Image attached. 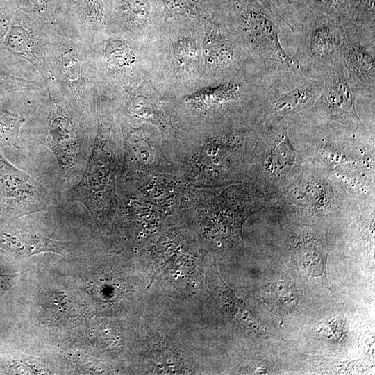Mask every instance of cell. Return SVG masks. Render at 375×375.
<instances>
[{
  "instance_id": "484cf974",
  "label": "cell",
  "mask_w": 375,
  "mask_h": 375,
  "mask_svg": "<svg viewBox=\"0 0 375 375\" xmlns=\"http://www.w3.org/2000/svg\"><path fill=\"white\" fill-rule=\"evenodd\" d=\"M257 1H259L260 3H262V5H264L267 8H269L270 10H272L275 12L276 13H277L276 10H274V8H273L270 0H257Z\"/></svg>"
},
{
  "instance_id": "4fadbf2b",
  "label": "cell",
  "mask_w": 375,
  "mask_h": 375,
  "mask_svg": "<svg viewBox=\"0 0 375 375\" xmlns=\"http://www.w3.org/2000/svg\"><path fill=\"white\" fill-rule=\"evenodd\" d=\"M47 26L16 10L1 48L27 61L43 81L51 78L46 60Z\"/></svg>"
},
{
  "instance_id": "d4e9b609",
  "label": "cell",
  "mask_w": 375,
  "mask_h": 375,
  "mask_svg": "<svg viewBox=\"0 0 375 375\" xmlns=\"http://www.w3.org/2000/svg\"><path fill=\"white\" fill-rule=\"evenodd\" d=\"M270 1L277 14L294 33L297 24L290 0H270Z\"/></svg>"
},
{
  "instance_id": "5bb4252c",
  "label": "cell",
  "mask_w": 375,
  "mask_h": 375,
  "mask_svg": "<svg viewBox=\"0 0 375 375\" xmlns=\"http://www.w3.org/2000/svg\"><path fill=\"white\" fill-rule=\"evenodd\" d=\"M324 85L315 108L333 122L358 127L361 124L355 106V97L348 84L340 58L323 74Z\"/></svg>"
},
{
  "instance_id": "52a82bcc",
  "label": "cell",
  "mask_w": 375,
  "mask_h": 375,
  "mask_svg": "<svg viewBox=\"0 0 375 375\" xmlns=\"http://www.w3.org/2000/svg\"><path fill=\"white\" fill-rule=\"evenodd\" d=\"M202 24L204 86L244 76L257 79L247 57L226 22L220 4Z\"/></svg>"
},
{
  "instance_id": "9c48e42d",
  "label": "cell",
  "mask_w": 375,
  "mask_h": 375,
  "mask_svg": "<svg viewBox=\"0 0 375 375\" xmlns=\"http://www.w3.org/2000/svg\"><path fill=\"white\" fill-rule=\"evenodd\" d=\"M58 206L54 193L0 153V223Z\"/></svg>"
},
{
  "instance_id": "cb8c5ba5",
  "label": "cell",
  "mask_w": 375,
  "mask_h": 375,
  "mask_svg": "<svg viewBox=\"0 0 375 375\" xmlns=\"http://www.w3.org/2000/svg\"><path fill=\"white\" fill-rule=\"evenodd\" d=\"M16 10L12 0H0V47L6 37Z\"/></svg>"
},
{
  "instance_id": "2e32d148",
  "label": "cell",
  "mask_w": 375,
  "mask_h": 375,
  "mask_svg": "<svg viewBox=\"0 0 375 375\" xmlns=\"http://www.w3.org/2000/svg\"><path fill=\"white\" fill-rule=\"evenodd\" d=\"M360 0H290L298 33L305 22L330 19L350 22Z\"/></svg>"
},
{
  "instance_id": "9a60e30c",
  "label": "cell",
  "mask_w": 375,
  "mask_h": 375,
  "mask_svg": "<svg viewBox=\"0 0 375 375\" xmlns=\"http://www.w3.org/2000/svg\"><path fill=\"white\" fill-rule=\"evenodd\" d=\"M324 85L322 76L312 74L292 88L265 97L269 117L278 121L315 103Z\"/></svg>"
},
{
  "instance_id": "7c38bea8",
  "label": "cell",
  "mask_w": 375,
  "mask_h": 375,
  "mask_svg": "<svg viewBox=\"0 0 375 375\" xmlns=\"http://www.w3.org/2000/svg\"><path fill=\"white\" fill-rule=\"evenodd\" d=\"M340 56L347 80L354 94L375 91V34L343 28Z\"/></svg>"
},
{
  "instance_id": "7a4b0ae2",
  "label": "cell",
  "mask_w": 375,
  "mask_h": 375,
  "mask_svg": "<svg viewBox=\"0 0 375 375\" xmlns=\"http://www.w3.org/2000/svg\"><path fill=\"white\" fill-rule=\"evenodd\" d=\"M203 29L197 20H167L147 42L148 78L178 98L204 86Z\"/></svg>"
},
{
  "instance_id": "6da1fadb",
  "label": "cell",
  "mask_w": 375,
  "mask_h": 375,
  "mask_svg": "<svg viewBox=\"0 0 375 375\" xmlns=\"http://www.w3.org/2000/svg\"><path fill=\"white\" fill-rule=\"evenodd\" d=\"M219 4L266 94L292 88L313 74L283 49L279 33L286 24L277 13L257 0H219Z\"/></svg>"
},
{
  "instance_id": "8992f818",
  "label": "cell",
  "mask_w": 375,
  "mask_h": 375,
  "mask_svg": "<svg viewBox=\"0 0 375 375\" xmlns=\"http://www.w3.org/2000/svg\"><path fill=\"white\" fill-rule=\"evenodd\" d=\"M90 58L101 92L133 88L148 78L147 42L103 28L90 40Z\"/></svg>"
},
{
  "instance_id": "277c9868",
  "label": "cell",
  "mask_w": 375,
  "mask_h": 375,
  "mask_svg": "<svg viewBox=\"0 0 375 375\" xmlns=\"http://www.w3.org/2000/svg\"><path fill=\"white\" fill-rule=\"evenodd\" d=\"M96 133L93 149L80 182L71 190V201L81 202L98 222L112 213L117 206L116 175L121 130L106 97L99 96L95 111Z\"/></svg>"
},
{
  "instance_id": "ba28073f",
  "label": "cell",
  "mask_w": 375,
  "mask_h": 375,
  "mask_svg": "<svg viewBox=\"0 0 375 375\" xmlns=\"http://www.w3.org/2000/svg\"><path fill=\"white\" fill-rule=\"evenodd\" d=\"M265 95V88L257 79L244 76L206 85L178 100L187 119L194 124L214 121L233 108L264 101Z\"/></svg>"
},
{
  "instance_id": "5b68a950",
  "label": "cell",
  "mask_w": 375,
  "mask_h": 375,
  "mask_svg": "<svg viewBox=\"0 0 375 375\" xmlns=\"http://www.w3.org/2000/svg\"><path fill=\"white\" fill-rule=\"evenodd\" d=\"M33 90L37 119L47 145L54 153L59 176L65 180L80 160L81 147L94 122L88 120L51 78Z\"/></svg>"
},
{
  "instance_id": "30bf717a",
  "label": "cell",
  "mask_w": 375,
  "mask_h": 375,
  "mask_svg": "<svg viewBox=\"0 0 375 375\" xmlns=\"http://www.w3.org/2000/svg\"><path fill=\"white\" fill-rule=\"evenodd\" d=\"M342 26L340 22L319 19L303 24L296 33L297 58L308 71L323 76L341 58Z\"/></svg>"
},
{
  "instance_id": "603a6c76",
  "label": "cell",
  "mask_w": 375,
  "mask_h": 375,
  "mask_svg": "<svg viewBox=\"0 0 375 375\" xmlns=\"http://www.w3.org/2000/svg\"><path fill=\"white\" fill-rule=\"evenodd\" d=\"M43 82L19 78L0 67V97L24 90L40 89Z\"/></svg>"
},
{
  "instance_id": "7402d4cb",
  "label": "cell",
  "mask_w": 375,
  "mask_h": 375,
  "mask_svg": "<svg viewBox=\"0 0 375 375\" xmlns=\"http://www.w3.org/2000/svg\"><path fill=\"white\" fill-rule=\"evenodd\" d=\"M25 121L24 117L0 106V147H19V132Z\"/></svg>"
},
{
  "instance_id": "44dd1931",
  "label": "cell",
  "mask_w": 375,
  "mask_h": 375,
  "mask_svg": "<svg viewBox=\"0 0 375 375\" xmlns=\"http://www.w3.org/2000/svg\"><path fill=\"white\" fill-rule=\"evenodd\" d=\"M295 159V151L285 131H280L275 137L269 157L268 168L272 172H281L289 169Z\"/></svg>"
},
{
  "instance_id": "d6986e66",
  "label": "cell",
  "mask_w": 375,
  "mask_h": 375,
  "mask_svg": "<svg viewBox=\"0 0 375 375\" xmlns=\"http://www.w3.org/2000/svg\"><path fill=\"white\" fill-rule=\"evenodd\" d=\"M167 20L203 22L219 6V0H160Z\"/></svg>"
},
{
  "instance_id": "8fae6325",
  "label": "cell",
  "mask_w": 375,
  "mask_h": 375,
  "mask_svg": "<svg viewBox=\"0 0 375 375\" xmlns=\"http://www.w3.org/2000/svg\"><path fill=\"white\" fill-rule=\"evenodd\" d=\"M105 26L110 31L147 42L164 23L160 0H102Z\"/></svg>"
},
{
  "instance_id": "3957f363",
  "label": "cell",
  "mask_w": 375,
  "mask_h": 375,
  "mask_svg": "<svg viewBox=\"0 0 375 375\" xmlns=\"http://www.w3.org/2000/svg\"><path fill=\"white\" fill-rule=\"evenodd\" d=\"M90 44L72 20L47 26L45 52L51 78L83 115L95 123L101 90L90 58Z\"/></svg>"
},
{
  "instance_id": "e0dca14e",
  "label": "cell",
  "mask_w": 375,
  "mask_h": 375,
  "mask_svg": "<svg viewBox=\"0 0 375 375\" xmlns=\"http://www.w3.org/2000/svg\"><path fill=\"white\" fill-rule=\"evenodd\" d=\"M16 9L46 26L73 20L66 0H12Z\"/></svg>"
},
{
  "instance_id": "ac0fdd59",
  "label": "cell",
  "mask_w": 375,
  "mask_h": 375,
  "mask_svg": "<svg viewBox=\"0 0 375 375\" xmlns=\"http://www.w3.org/2000/svg\"><path fill=\"white\" fill-rule=\"evenodd\" d=\"M74 21L90 40L105 26L102 0H66Z\"/></svg>"
},
{
  "instance_id": "ffe728a7",
  "label": "cell",
  "mask_w": 375,
  "mask_h": 375,
  "mask_svg": "<svg viewBox=\"0 0 375 375\" xmlns=\"http://www.w3.org/2000/svg\"><path fill=\"white\" fill-rule=\"evenodd\" d=\"M262 294L267 308L282 318L292 311L298 302L294 288L284 281L266 285Z\"/></svg>"
}]
</instances>
